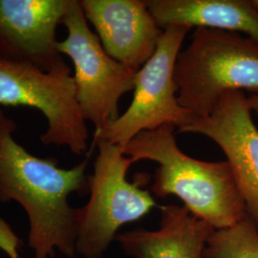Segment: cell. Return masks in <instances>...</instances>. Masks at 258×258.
Returning <instances> with one entry per match:
<instances>
[{"label":"cell","mask_w":258,"mask_h":258,"mask_svg":"<svg viewBox=\"0 0 258 258\" xmlns=\"http://www.w3.org/2000/svg\"><path fill=\"white\" fill-rule=\"evenodd\" d=\"M0 105L40 111L48 122L40 135L43 145L65 146L77 155L87 150L88 129L70 68L45 72L30 63L0 57Z\"/></svg>","instance_id":"cell-7"},{"label":"cell","mask_w":258,"mask_h":258,"mask_svg":"<svg viewBox=\"0 0 258 258\" xmlns=\"http://www.w3.org/2000/svg\"><path fill=\"white\" fill-rule=\"evenodd\" d=\"M94 143L99 154L88 176L90 197L77 215L76 253L83 258H102L121 226L138 221L156 206L152 194L143 188L144 179L127 181L135 163L120 146L103 140Z\"/></svg>","instance_id":"cell-4"},{"label":"cell","mask_w":258,"mask_h":258,"mask_svg":"<svg viewBox=\"0 0 258 258\" xmlns=\"http://www.w3.org/2000/svg\"><path fill=\"white\" fill-rule=\"evenodd\" d=\"M252 3H253V5H254L258 10V0H252Z\"/></svg>","instance_id":"cell-15"},{"label":"cell","mask_w":258,"mask_h":258,"mask_svg":"<svg viewBox=\"0 0 258 258\" xmlns=\"http://www.w3.org/2000/svg\"><path fill=\"white\" fill-rule=\"evenodd\" d=\"M215 229L184 206L161 208L160 227L156 231H126L115 241L132 258H204L207 243Z\"/></svg>","instance_id":"cell-11"},{"label":"cell","mask_w":258,"mask_h":258,"mask_svg":"<svg viewBox=\"0 0 258 258\" xmlns=\"http://www.w3.org/2000/svg\"><path fill=\"white\" fill-rule=\"evenodd\" d=\"M204 258H258V229L247 216L235 225L212 232Z\"/></svg>","instance_id":"cell-13"},{"label":"cell","mask_w":258,"mask_h":258,"mask_svg":"<svg viewBox=\"0 0 258 258\" xmlns=\"http://www.w3.org/2000/svg\"><path fill=\"white\" fill-rule=\"evenodd\" d=\"M71 0H0V57L45 72L70 68L57 51L55 32Z\"/></svg>","instance_id":"cell-9"},{"label":"cell","mask_w":258,"mask_h":258,"mask_svg":"<svg viewBox=\"0 0 258 258\" xmlns=\"http://www.w3.org/2000/svg\"><path fill=\"white\" fill-rule=\"evenodd\" d=\"M87 21L105 52L138 72L156 52L163 29L141 0H82Z\"/></svg>","instance_id":"cell-10"},{"label":"cell","mask_w":258,"mask_h":258,"mask_svg":"<svg viewBox=\"0 0 258 258\" xmlns=\"http://www.w3.org/2000/svg\"><path fill=\"white\" fill-rule=\"evenodd\" d=\"M163 30L179 25L238 33L258 42V10L248 0H148Z\"/></svg>","instance_id":"cell-12"},{"label":"cell","mask_w":258,"mask_h":258,"mask_svg":"<svg viewBox=\"0 0 258 258\" xmlns=\"http://www.w3.org/2000/svg\"><path fill=\"white\" fill-rule=\"evenodd\" d=\"M61 24L67 37L58 41L57 51L73 61L76 98L83 118L92 122L95 130L102 128L120 116L119 101L134 90L137 72L105 52L88 26L80 1H70Z\"/></svg>","instance_id":"cell-6"},{"label":"cell","mask_w":258,"mask_h":258,"mask_svg":"<svg viewBox=\"0 0 258 258\" xmlns=\"http://www.w3.org/2000/svg\"><path fill=\"white\" fill-rule=\"evenodd\" d=\"M177 132L200 134L219 146L239 187L247 216L258 229V128L248 97L242 91L225 93L209 116L192 115Z\"/></svg>","instance_id":"cell-8"},{"label":"cell","mask_w":258,"mask_h":258,"mask_svg":"<svg viewBox=\"0 0 258 258\" xmlns=\"http://www.w3.org/2000/svg\"><path fill=\"white\" fill-rule=\"evenodd\" d=\"M248 101L251 112H254L258 118V95L252 94L251 96L248 97Z\"/></svg>","instance_id":"cell-14"},{"label":"cell","mask_w":258,"mask_h":258,"mask_svg":"<svg viewBox=\"0 0 258 258\" xmlns=\"http://www.w3.org/2000/svg\"><path fill=\"white\" fill-rule=\"evenodd\" d=\"M175 129L166 124L143 131L121 147L134 163L150 160L159 164L151 192L162 198L175 195L191 214L215 230L246 218L245 202L229 163L204 162L186 155L177 145Z\"/></svg>","instance_id":"cell-2"},{"label":"cell","mask_w":258,"mask_h":258,"mask_svg":"<svg viewBox=\"0 0 258 258\" xmlns=\"http://www.w3.org/2000/svg\"><path fill=\"white\" fill-rule=\"evenodd\" d=\"M16 121L0 108V203L15 201L26 212L28 243L35 258L54 257L58 250L74 257L78 209L70 194L88 190V159L72 168L58 166L54 157L29 153L14 138Z\"/></svg>","instance_id":"cell-1"},{"label":"cell","mask_w":258,"mask_h":258,"mask_svg":"<svg viewBox=\"0 0 258 258\" xmlns=\"http://www.w3.org/2000/svg\"><path fill=\"white\" fill-rule=\"evenodd\" d=\"M190 28L179 25L163 30L156 52L136 74L134 97L126 111L102 128L95 130L94 142L106 141L120 148L143 131L166 124L184 125L192 114L180 105L174 80L176 58Z\"/></svg>","instance_id":"cell-5"},{"label":"cell","mask_w":258,"mask_h":258,"mask_svg":"<svg viewBox=\"0 0 258 258\" xmlns=\"http://www.w3.org/2000/svg\"><path fill=\"white\" fill-rule=\"evenodd\" d=\"M178 102L197 117L209 116L225 93L258 95V42L238 33L196 28L176 58Z\"/></svg>","instance_id":"cell-3"}]
</instances>
